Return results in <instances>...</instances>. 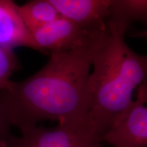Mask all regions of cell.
I'll use <instances>...</instances> for the list:
<instances>
[{
	"instance_id": "obj_1",
	"label": "cell",
	"mask_w": 147,
	"mask_h": 147,
	"mask_svg": "<svg viewBox=\"0 0 147 147\" xmlns=\"http://www.w3.org/2000/svg\"><path fill=\"white\" fill-rule=\"evenodd\" d=\"M107 34L106 23L92 31L79 47L51 53L46 65L32 76L12 81L0 94L11 125L23 133L44 121L83 123L89 109L92 61Z\"/></svg>"
},
{
	"instance_id": "obj_2",
	"label": "cell",
	"mask_w": 147,
	"mask_h": 147,
	"mask_svg": "<svg viewBox=\"0 0 147 147\" xmlns=\"http://www.w3.org/2000/svg\"><path fill=\"white\" fill-rule=\"evenodd\" d=\"M108 34L92 61L87 120L100 134L109 131L129 109L134 89L147 81V55L125 41L128 25L107 20Z\"/></svg>"
},
{
	"instance_id": "obj_3",
	"label": "cell",
	"mask_w": 147,
	"mask_h": 147,
	"mask_svg": "<svg viewBox=\"0 0 147 147\" xmlns=\"http://www.w3.org/2000/svg\"><path fill=\"white\" fill-rule=\"evenodd\" d=\"M102 137L86 120L78 125L57 124L54 127L36 126L12 134L5 147H102Z\"/></svg>"
},
{
	"instance_id": "obj_4",
	"label": "cell",
	"mask_w": 147,
	"mask_h": 147,
	"mask_svg": "<svg viewBox=\"0 0 147 147\" xmlns=\"http://www.w3.org/2000/svg\"><path fill=\"white\" fill-rule=\"evenodd\" d=\"M113 147H147V102L137 95L120 120L104 136Z\"/></svg>"
},
{
	"instance_id": "obj_5",
	"label": "cell",
	"mask_w": 147,
	"mask_h": 147,
	"mask_svg": "<svg viewBox=\"0 0 147 147\" xmlns=\"http://www.w3.org/2000/svg\"><path fill=\"white\" fill-rule=\"evenodd\" d=\"M92 31L86 30L61 16L31 34L38 51L51 53L67 51L79 47Z\"/></svg>"
},
{
	"instance_id": "obj_6",
	"label": "cell",
	"mask_w": 147,
	"mask_h": 147,
	"mask_svg": "<svg viewBox=\"0 0 147 147\" xmlns=\"http://www.w3.org/2000/svg\"><path fill=\"white\" fill-rule=\"evenodd\" d=\"M59 14L87 31L105 26L111 0H50Z\"/></svg>"
},
{
	"instance_id": "obj_7",
	"label": "cell",
	"mask_w": 147,
	"mask_h": 147,
	"mask_svg": "<svg viewBox=\"0 0 147 147\" xmlns=\"http://www.w3.org/2000/svg\"><path fill=\"white\" fill-rule=\"evenodd\" d=\"M11 0H0V47L13 50L24 47L38 51L32 34L25 27L18 10Z\"/></svg>"
},
{
	"instance_id": "obj_8",
	"label": "cell",
	"mask_w": 147,
	"mask_h": 147,
	"mask_svg": "<svg viewBox=\"0 0 147 147\" xmlns=\"http://www.w3.org/2000/svg\"><path fill=\"white\" fill-rule=\"evenodd\" d=\"M18 10L30 33L61 17L50 0H33L18 5Z\"/></svg>"
},
{
	"instance_id": "obj_9",
	"label": "cell",
	"mask_w": 147,
	"mask_h": 147,
	"mask_svg": "<svg viewBox=\"0 0 147 147\" xmlns=\"http://www.w3.org/2000/svg\"><path fill=\"white\" fill-rule=\"evenodd\" d=\"M108 20L128 26L134 21L147 25V0H111Z\"/></svg>"
},
{
	"instance_id": "obj_10",
	"label": "cell",
	"mask_w": 147,
	"mask_h": 147,
	"mask_svg": "<svg viewBox=\"0 0 147 147\" xmlns=\"http://www.w3.org/2000/svg\"><path fill=\"white\" fill-rule=\"evenodd\" d=\"M20 67L13 50L0 47V94L8 89L12 81L11 76Z\"/></svg>"
},
{
	"instance_id": "obj_11",
	"label": "cell",
	"mask_w": 147,
	"mask_h": 147,
	"mask_svg": "<svg viewBox=\"0 0 147 147\" xmlns=\"http://www.w3.org/2000/svg\"><path fill=\"white\" fill-rule=\"evenodd\" d=\"M10 127V121L0 97V147H5L8 139L12 135Z\"/></svg>"
},
{
	"instance_id": "obj_12",
	"label": "cell",
	"mask_w": 147,
	"mask_h": 147,
	"mask_svg": "<svg viewBox=\"0 0 147 147\" xmlns=\"http://www.w3.org/2000/svg\"><path fill=\"white\" fill-rule=\"evenodd\" d=\"M131 36L135 38H143L147 40V29L144 31H136L131 34ZM138 95L142 97L143 100L147 102V81L140 85Z\"/></svg>"
}]
</instances>
